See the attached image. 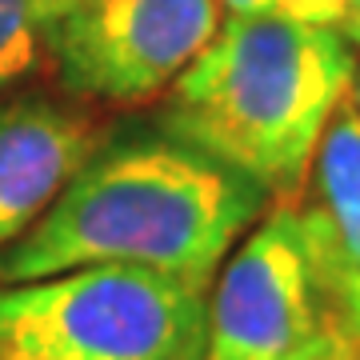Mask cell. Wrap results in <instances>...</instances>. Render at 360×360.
Instances as JSON below:
<instances>
[{
	"label": "cell",
	"mask_w": 360,
	"mask_h": 360,
	"mask_svg": "<svg viewBox=\"0 0 360 360\" xmlns=\"http://www.w3.org/2000/svg\"><path fill=\"white\" fill-rule=\"evenodd\" d=\"M264 208L257 180L160 124L104 136L49 212L0 248V284L136 264L208 288Z\"/></svg>",
	"instance_id": "6da1fadb"
},
{
	"label": "cell",
	"mask_w": 360,
	"mask_h": 360,
	"mask_svg": "<svg viewBox=\"0 0 360 360\" xmlns=\"http://www.w3.org/2000/svg\"><path fill=\"white\" fill-rule=\"evenodd\" d=\"M352 77L356 49L340 28L229 13L168 84L156 124L296 205Z\"/></svg>",
	"instance_id": "7a4b0ae2"
},
{
	"label": "cell",
	"mask_w": 360,
	"mask_h": 360,
	"mask_svg": "<svg viewBox=\"0 0 360 360\" xmlns=\"http://www.w3.org/2000/svg\"><path fill=\"white\" fill-rule=\"evenodd\" d=\"M208 288L136 264L0 284V360H205Z\"/></svg>",
	"instance_id": "3957f363"
},
{
	"label": "cell",
	"mask_w": 360,
	"mask_h": 360,
	"mask_svg": "<svg viewBox=\"0 0 360 360\" xmlns=\"http://www.w3.org/2000/svg\"><path fill=\"white\" fill-rule=\"evenodd\" d=\"M356 348L336 333L296 205H272L208 284L205 360H312Z\"/></svg>",
	"instance_id": "277c9868"
},
{
	"label": "cell",
	"mask_w": 360,
	"mask_h": 360,
	"mask_svg": "<svg viewBox=\"0 0 360 360\" xmlns=\"http://www.w3.org/2000/svg\"><path fill=\"white\" fill-rule=\"evenodd\" d=\"M220 0H52L49 65L84 104H144L220 28Z\"/></svg>",
	"instance_id": "5b68a950"
},
{
	"label": "cell",
	"mask_w": 360,
	"mask_h": 360,
	"mask_svg": "<svg viewBox=\"0 0 360 360\" xmlns=\"http://www.w3.org/2000/svg\"><path fill=\"white\" fill-rule=\"evenodd\" d=\"M104 136L101 116L77 96H0V248L49 212Z\"/></svg>",
	"instance_id": "8992f818"
},
{
	"label": "cell",
	"mask_w": 360,
	"mask_h": 360,
	"mask_svg": "<svg viewBox=\"0 0 360 360\" xmlns=\"http://www.w3.org/2000/svg\"><path fill=\"white\" fill-rule=\"evenodd\" d=\"M296 212L336 333L360 348V112L348 96L321 136Z\"/></svg>",
	"instance_id": "52a82bcc"
},
{
	"label": "cell",
	"mask_w": 360,
	"mask_h": 360,
	"mask_svg": "<svg viewBox=\"0 0 360 360\" xmlns=\"http://www.w3.org/2000/svg\"><path fill=\"white\" fill-rule=\"evenodd\" d=\"M52 0H0V96L49 65Z\"/></svg>",
	"instance_id": "ba28073f"
},
{
	"label": "cell",
	"mask_w": 360,
	"mask_h": 360,
	"mask_svg": "<svg viewBox=\"0 0 360 360\" xmlns=\"http://www.w3.org/2000/svg\"><path fill=\"white\" fill-rule=\"evenodd\" d=\"M220 8L236 16H284V20H300V25L340 28L348 0H220Z\"/></svg>",
	"instance_id": "9c48e42d"
},
{
	"label": "cell",
	"mask_w": 360,
	"mask_h": 360,
	"mask_svg": "<svg viewBox=\"0 0 360 360\" xmlns=\"http://www.w3.org/2000/svg\"><path fill=\"white\" fill-rule=\"evenodd\" d=\"M340 32L348 37L352 49H360V0H348V13H345V20H340Z\"/></svg>",
	"instance_id": "30bf717a"
},
{
	"label": "cell",
	"mask_w": 360,
	"mask_h": 360,
	"mask_svg": "<svg viewBox=\"0 0 360 360\" xmlns=\"http://www.w3.org/2000/svg\"><path fill=\"white\" fill-rule=\"evenodd\" d=\"M312 360H360V348H333V352L312 356Z\"/></svg>",
	"instance_id": "8fae6325"
},
{
	"label": "cell",
	"mask_w": 360,
	"mask_h": 360,
	"mask_svg": "<svg viewBox=\"0 0 360 360\" xmlns=\"http://www.w3.org/2000/svg\"><path fill=\"white\" fill-rule=\"evenodd\" d=\"M348 101L356 104V112H360V68H356V77H352V84H348Z\"/></svg>",
	"instance_id": "7c38bea8"
}]
</instances>
